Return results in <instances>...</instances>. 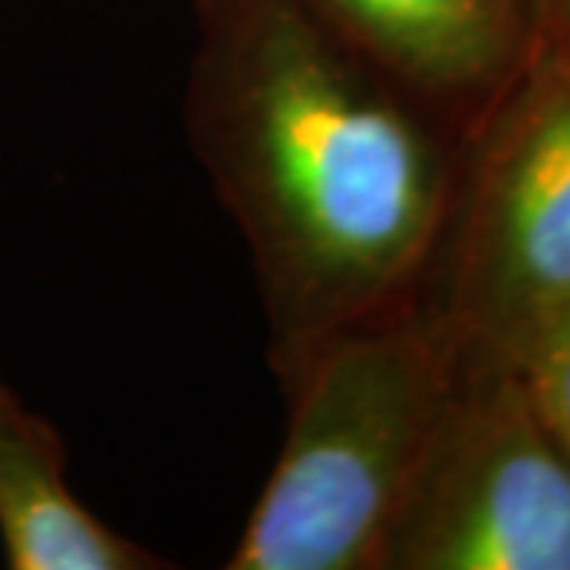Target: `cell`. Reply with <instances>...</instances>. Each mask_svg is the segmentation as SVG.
I'll use <instances>...</instances> for the list:
<instances>
[{"instance_id":"277c9868","label":"cell","mask_w":570,"mask_h":570,"mask_svg":"<svg viewBox=\"0 0 570 570\" xmlns=\"http://www.w3.org/2000/svg\"><path fill=\"white\" fill-rule=\"evenodd\" d=\"M384 570H570V453L504 362L460 358Z\"/></svg>"},{"instance_id":"8992f818","label":"cell","mask_w":570,"mask_h":570,"mask_svg":"<svg viewBox=\"0 0 570 570\" xmlns=\"http://www.w3.org/2000/svg\"><path fill=\"white\" fill-rule=\"evenodd\" d=\"M0 546L13 570H159L156 551L111 530L67 479L58 428L0 377Z\"/></svg>"},{"instance_id":"3957f363","label":"cell","mask_w":570,"mask_h":570,"mask_svg":"<svg viewBox=\"0 0 570 570\" xmlns=\"http://www.w3.org/2000/svg\"><path fill=\"white\" fill-rule=\"evenodd\" d=\"M463 140L419 298L460 358L508 365L570 305V26L539 32Z\"/></svg>"},{"instance_id":"6da1fadb","label":"cell","mask_w":570,"mask_h":570,"mask_svg":"<svg viewBox=\"0 0 570 570\" xmlns=\"http://www.w3.org/2000/svg\"><path fill=\"white\" fill-rule=\"evenodd\" d=\"M184 127L238 225L279 374L425 283L460 153L307 0H197Z\"/></svg>"},{"instance_id":"52a82bcc","label":"cell","mask_w":570,"mask_h":570,"mask_svg":"<svg viewBox=\"0 0 570 570\" xmlns=\"http://www.w3.org/2000/svg\"><path fill=\"white\" fill-rule=\"evenodd\" d=\"M551 434L570 453V305L551 314L508 362Z\"/></svg>"},{"instance_id":"7a4b0ae2","label":"cell","mask_w":570,"mask_h":570,"mask_svg":"<svg viewBox=\"0 0 570 570\" xmlns=\"http://www.w3.org/2000/svg\"><path fill=\"white\" fill-rule=\"evenodd\" d=\"M456 367L460 352L419 295L283 367V450L225 568L384 570Z\"/></svg>"},{"instance_id":"5b68a950","label":"cell","mask_w":570,"mask_h":570,"mask_svg":"<svg viewBox=\"0 0 570 570\" xmlns=\"http://www.w3.org/2000/svg\"><path fill=\"white\" fill-rule=\"evenodd\" d=\"M340 36L463 137L530 58L532 0H307Z\"/></svg>"},{"instance_id":"ba28073f","label":"cell","mask_w":570,"mask_h":570,"mask_svg":"<svg viewBox=\"0 0 570 570\" xmlns=\"http://www.w3.org/2000/svg\"><path fill=\"white\" fill-rule=\"evenodd\" d=\"M535 3V10H539V20H542V29L551 26L554 20V7H558V0H532Z\"/></svg>"},{"instance_id":"9c48e42d","label":"cell","mask_w":570,"mask_h":570,"mask_svg":"<svg viewBox=\"0 0 570 570\" xmlns=\"http://www.w3.org/2000/svg\"><path fill=\"white\" fill-rule=\"evenodd\" d=\"M551 26H570V0H558L554 7V20Z\"/></svg>"}]
</instances>
